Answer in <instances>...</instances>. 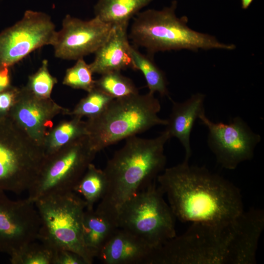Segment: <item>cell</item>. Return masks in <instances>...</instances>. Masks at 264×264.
<instances>
[{"label":"cell","instance_id":"6da1fadb","mask_svg":"<svg viewBox=\"0 0 264 264\" xmlns=\"http://www.w3.org/2000/svg\"><path fill=\"white\" fill-rule=\"evenodd\" d=\"M157 180L176 218L182 222H226L244 211L239 189L205 167L184 160L164 169Z\"/></svg>","mask_w":264,"mask_h":264},{"label":"cell","instance_id":"7a4b0ae2","mask_svg":"<svg viewBox=\"0 0 264 264\" xmlns=\"http://www.w3.org/2000/svg\"><path fill=\"white\" fill-rule=\"evenodd\" d=\"M255 236L242 212L223 223H192L182 234L154 249L150 264H252Z\"/></svg>","mask_w":264,"mask_h":264},{"label":"cell","instance_id":"3957f363","mask_svg":"<svg viewBox=\"0 0 264 264\" xmlns=\"http://www.w3.org/2000/svg\"><path fill=\"white\" fill-rule=\"evenodd\" d=\"M170 138L165 130L154 138L136 135L127 138L125 145L114 153L103 170L107 188L95 210L117 223L121 206L155 182L165 169L164 146Z\"/></svg>","mask_w":264,"mask_h":264},{"label":"cell","instance_id":"277c9868","mask_svg":"<svg viewBox=\"0 0 264 264\" xmlns=\"http://www.w3.org/2000/svg\"><path fill=\"white\" fill-rule=\"evenodd\" d=\"M177 1L161 10L148 9L138 12L131 25L128 38L134 46L145 48L150 55L159 51L199 49L234 50L236 45L219 42L216 37L197 32L187 25L188 18L177 17Z\"/></svg>","mask_w":264,"mask_h":264},{"label":"cell","instance_id":"5b68a950","mask_svg":"<svg viewBox=\"0 0 264 264\" xmlns=\"http://www.w3.org/2000/svg\"><path fill=\"white\" fill-rule=\"evenodd\" d=\"M161 105L154 94L139 93L113 99L104 110L86 121L88 136L97 153L123 139L167 124L158 115Z\"/></svg>","mask_w":264,"mask_h":264},{"label":"cell","instance_id":"8992f818","mask_svg":"<svg viewBox=\"0 0 264 264\" xmlns=\"http://www.w3.org/2000/svg\"><path fill=\"white\" fill-rule=\"evenodd\" d=\"M40 225L37 239L55 251L68 250L81 256L87 264L93 259L83 239L82 222L86 204L74 191L49 195L34 203Z\"/></svg>","mask_w":264,"mask_h":264},{"label":"cell","instance_id":"52a82bcc","mask_svg":"<svg viewBox=\"0 0 264 264\" xmlns=\"http://www.w3.org/2000/svg\"><path fill=\"white\" fill-rule=\"evenodd\" d=\"M45 157L43 147L7 115H0V191H28Z\"/></svg>","mask_w":264,"mask_h":264},{"label":"cell","instance_id":"ba28073f","mask_svg":"<svg viewBox=\"0 0 264 264\" xmlns=\"http://www.w3.org/2000/svg\"><path fill=\"white\" fill-rule=\"evenodd\" d=\"M155 182L139 191L120 207L118 228L138 236L154 248L175 237L176 217Z\"/></svg>","mask_w":264,"mask_h":264},{"label":"cell","instance_id":"9c48e42d","mask_svg":"<svg viewBox=\"0 0 264 264\" xmlns=\"http://www.w3.org/2000/svg\"><path fill=\"white\" fill-rule=\"evenodd\" d=\"M96 154L86 135L46 156L27 198L34 203L49 195L73 191Z\"/></svg>","mask_w":264,"mask_h":264},{"label":"cell","instance_id":"30bf717a","mask_svg":"<svg viewBox=\"0 0 264 264\" xmlns=\"http://www.w3.org/2000/svg\"><path fill=\"white\" fill-rule=\"evenodd\" d=\"M198 119L208 130V146L222 168L234 170L241 163L253 158L261 137L241 117H234L228 123H215L205 113Z\"/></svg>","mask_w":264,"mask_h":264},{"label":"cell","instance_id":"8fae6325","mask_svg":"<svg viewBox=\"0 0 264 264\" xmlns=\"http://www.w3.org/2000/svg\"><path fill=\"white\" fill-rule=\"evenodd\" d=\"M56 32L49 15L26 10L21 20L0 33V67H10L36 49L52 45Z\"/></svg>","mask_w":264,"mask_h":264},{"label":"cell","instance_id":"7c38bea8","mask_svg":"<svg viewBox=\"0 0 264 264\" xmlns=\"http://www.w3.org/2000/svg\"><path fill=\"white\" fill-rule=\"evenodd\" d=\"M40 225L34 203L13 200L0 191V252L9 256L37 239Z\"/></svg>","mask_w":264,"mask_h":264},{"label":"cell","instance_id":"4fadbf2b","mask_svg":"<svg viewBox=\"0 0 264 264\" xmlns=\"http://www.w3.org/2000/svg\"><path fill=\"white\" fill-rule=\"evenodd\" d=\"M112 27V25L96 16L83 21L67 15L52 44L55 56L64 60H77L94 53L107 40Z\"/></svg>","mask_w":264,"mask_h":264},{"label":"cell","instance_id":"5bb4252c","mask_svg":"<svg viewBox=\"0 0 264 264\" xmlns=\"http://www.w3.org/2000/svg\"><path fill=\"white\" fill-rule=\"evenodd\" d=\"M68 112L50 98L38 97L25 87L20 89L15 103L6 115L36 144L43 147L52 129L54 117L61 112L67 114Z\"/></svg>","mask_w":264,"mask_h":264},{"label":"cell","instance_id":"9a60e30c","mask_svg":"<svg viewBox=\"0 0 264 264\" xmlns=\"http://www.w3.org/2000/svg\"><path fill=\"white\" fill-rule=\"evenodd\" d=\"M154 249L138 236L117 228L96 258L104 264H149Z\"/></svg>","mask_w":264,"mask_h":264},{"label":"cell","instance_id":"2e32d148","mask_svg":"<svg viewBox=\"0 0 264 264\" xmlns=\"http://www.w3.org/2000/svg\"><path fill=\"white\" fill-rule=\"evenodd\" d=\"M128 27L112 26L108 38L94 53L95 58L89 64L93 73L102 75L129 68L135 70L130 54Z\"/></svg>","mask_w":264,"mask_h":264},{"label":"cell","instance_id":"e0dca14e","mask_svg":"<svg viewBox=\"0 0 264 264\" xmlns=\"http://www.w3.org/2000/svg\"><path fill=\"white\" fill-rule=\"evenodd\" d=\"M205 98L204 94L197 93L182 102L172 100L171 113L165 131L170 138H177L182 145L185 153L184 161H189L192 155L191 134L196 120L205 113Z\"/></svg>","mask_w":264,"mask_h":264},{"label":"cell","instance_id":"ac0fdd59","mask_svg":"<svg viewBox=\"0 0 264 264\" xmlns=\"http://www.w3.org/2000/svg\"><path fill=\"white\" fill-rule=\"evenodd\" d=\"M117 228V223L107 216L94 208H86L82 222L83 239L93 259L97 257Z\"/></svg>","mask_w":264,"mask_h":264},{"label":"cell","instance_id":"d6986e66","mask_svg":"<svg viewBox=\"0 0 264 264\" xmlns=\"http://www.w3.org/2000/svg\"><path fill=\"white\" fill-rule=\"evenodd\" d=\"M153 0H99L94 6L95 16L114 25H129L131 19Z\"/></svg>","mask_w":264,"mask_h":264},{"label":"cell","instance_id":"ffe728a7","mask_svg":"<svg viewBox=\"0 0 264 264\" xmlns=\"http://www.w3.org/2000/svg\"><path fill=\"white\" fill-rule=\"evenodd\" d=\"M88 135L86 122L81 118L73 116L70 120L65 121L51 129L43 145L45 156L50 155L71 142Z\"/></svg>","mask_w":264,"mask_h":264},{"label":"cell","instance_id":"44dd1931","mask_svg":"<svg viewBox=\"0 0 264 264\" xmlns=\"http://www.w3.org/2000/svg\"><path fill=\"white\" fill-rule=\"evenodd\" d=\"M107 188V180L103 170L92 163L74 188L86 204V209H93L94 204L102 198Z\"/></svg>","mask_w":264,"mask_h":264},{"label":"cell","instance_id":"7402d4cb","mask_svg":"<svg viewBox=\"0 0 264 264\" xmlns=\"http://www.w3.org/2000/svg\"><path fill=\"white\" fill-rule=\"evenodd\" d=\"M130 51L135 70H139L143 74L149 92L154 94L156 92L161 96L170 99L165 74L155 64L152 56L142 54L131 45Z\"/></svg>","mask_w":264,"mask_h":264},{"label":"cell","instance_id":"603a6c76","mask_svg":"<svg viewBox=\"0 0 264 264\" xmlns=\"http://www.w3.org/2000/svg\"><path fill=\"white\" fill-rule=\"evenodd\" d=\"M95 88L114 99L139 93L132 81L117 71L102 74L100 78L95 80Z\"/></svg>","mask_w":264,"mask_h":264},{"label":"cell","instance_id":"cb8c5ba5","mask_svg":"<svg viewBox=\"0 0 264 264\" xmlns=\"http://www.w3.org/2000/svg\"><path fill=\"white\" fill-rule=\"evenodd\" d=\"M55 250L42 242H30L12 254V264H53Z\"/></svg>","mask_w":264,"mask_h":264},{"label":"cell","instance_id":"d4e9b609","mask_svg":"<svg viewBox=\"0 0 264 264\" xmlns=\"http://www.w3.org/2000/svg\"><path fill=\"white\" fill-rule=\"evenodd\" d=\"M114 98L94 87L88 92L68 114L82 118L87 116L88 118L98 115L107 108Z\"/></svg>","mask_w":264,"mask_h":264},{"label":"cell","instance_id":"484cf974","mask_svg":"<svg viewBox=\"0 0 264 264\" xmlns=\"http://www.w3.org/2000/svg\"><path fill=\"white\" fill-rule=\"evenodd\" d=\"M88 64L83 58L77 60L75 64L66 72L63 84L73 88L81 89L88 92L95 87V80Z\"/></svg>","mask_w":264,"mask_h":264},{"label":"cell","instance_id":"4316f807","mask_svg":"<svg viewBox=\"0 0 264 264\" xmlns=\"http://www.w3.org/2000/svg\"><path fill=\"white\" fill-rule=\"evenodd\" d=\"M57 80L50 73L48 61L44 60L38 70L30 76L26 88L35 95L43 98H50Z\"/></svg>","mask_w":264,"mask_h":264},{"label":"cell","instance_id":"83f0119b","mask_svg":"<svg viewBox=\"0 0 264 264\" xmlns=\"http://www.w3.org/2000/svg\"><path fill=\"white\" fill-rule=\"evenodd\" d=\"M20 89L12 86L0 92V115H6L15 103Z\"/></svg>","mask_w":264,"mask_h":264},{"label":"cell","instance_id":"f1b7e54d","mask_svg":"<svg viewBox=\"0 0 264 264\" xmlns=\"http://www.w3.org/2000/svg\"><path fill=\"white\" fill-rule=\"evenodd\" d=\"M53 264H87L78 254L68 250L55 251Z\"/></svg>","mask_w":264,"mask_h":264},{"label":"cell","instance_id":"f546056e","mask_svg":"<svg viewBox=\"0 0 264 264\" xmlns=\"http://www.w3.org/2000/svg\"><path fill=\"white\" fill-rule=\"evenodd\" d=\"M9 68L0 67V92L11 86Z\"/></svg>","mask_w":264,"mask_h":264},{"label":"cell","instance_id":"4dcf8cb0","mask_svg":"<svg viewBox=\"0 0 264 264\" xmlns=\"http://www.w3.org/2000/svg\"><path fill=\"white\" fill-rule=\"evenodd\" d=\"M253 0H241L242 7L243 9H247L251 4Z\"/></svg>","mask_w":264,"mask_h":264}]
</instances>
